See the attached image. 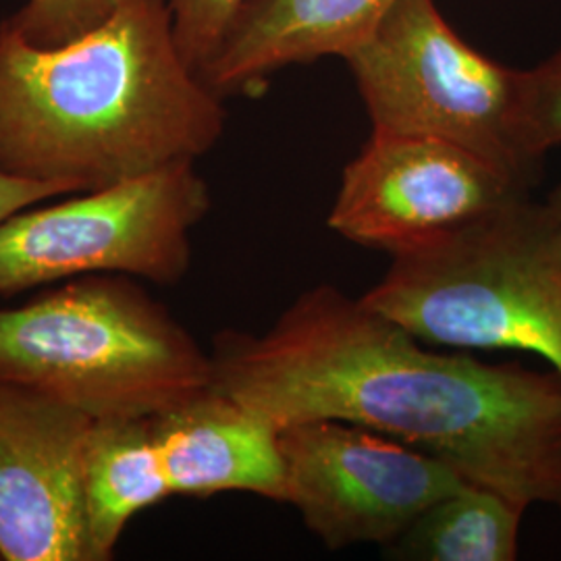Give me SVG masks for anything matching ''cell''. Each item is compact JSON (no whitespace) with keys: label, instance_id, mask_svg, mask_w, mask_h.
I'll use <instances>...</instances> for the list:
<instances>
[{"label":"cell","instance_id":"18","mask_svg":"<svg viewBox=\"0 0 561 561\" xmlns=\"http://www.w3.org/2000/svg\"><path fill=\"white\" fill-rule=\"evenodd\" d=\"M545 204H547V208L551 210L553 219L558 222V229H560L561 236V185L549 196V201L545 202Z\"/></svg>","mask_w":561,"mask_h":561},{"label":"cell","instance_id":"11","mask_svg":"<svg viewBox=\"0 0 561 561\" xmlns=\"http://www.w3.org/2000/svg\"><path fill=\"white\" fill-rule=\"evenodd\" d=\"M398 0H248L198 71L217 94H248L291 65L347 57Z\"/></svg>","mask_w":561,"mask_h":561},{"label":"cell","instance_id":"8","mask_svg":"<svg viewBox=\"0 0 561 561\" xmlns=\"http://www.w3.org/2000/svg\"><path fill=\"white\" fill-rule=\"evenodd\" d=\"M526 196L528 185L451 141L373 131L343 169L327 225L393 259Z\"/></svg>","mask_w":561,"mask_h":561},{"label":"cell","instance_id":"7","mask_svg":"<svg viewBox=\"0 0 561 561\" xmlns=\"http://www.w3.org/2000/svg\"><path fill=\"white\" fill-rule=\"evenodd\" d=\"M285 502L331 549L391 545L463 479L445 461L352 422L304 421L279 431Z\"/></svg>","mask_w":561,"mask_h":561},{"label":"cell","instance_id":"15","mask_svg":"<svg viewBox=\"0 0 561 561\" xmlns=\"http://www.w3.org/2000/svg\"><path fill=\"white\" fill-rule=\"evenodd\" d=\"M245 2L248 0H167L181 55L196 73L217 53Z\"/></svg>","mask_w":561,"mask_h":561},{"label":"cell","instance_id":"10","mask_svg":"<svg viewBox=\"0 0 561 561\" xmlns=\"http://www.w3.org/2000/svg\"><path fill=\"white\" fill-rule=\"evenodd\" d=\"M173 495L227 491L285 502L279 426L213 385L150 419Z\"/></svg>","mask_w":561,"mask_h":561},{"label":"cell","instance_id":"5","mask_svg":"<svg viewBox=\"0 0 561 561\" xmlns=\"http://www.w3.org/2000/svg\"><path fill=\"white\" fill-rule=\"evenodd\" d=\"M373 131L451 141L530 190L542 159L528 134L526 73L461 41L433 0H398L345 57Z\"/></svg>","mask_w":561,"mask_h":561},{"label":"cell","instance_id":"16","mask_svg":"<svg viewBox=\"0 0 561 561\" xmlns=\"http://www.w3.org/2000/svg\"><path fill=\"white\" fill-rule=\"evenodd\" d=\"M524 73L528 134L535 150L545 157L561 146V53Z\"/></svg>","mask_w":561,"mask_h":561},{"label":"cell","instance_id":"13","mask_svg":"<svg viewBox=\"0 0 561 561\" xmlns=\"http://www.w3.org/2000/svg\"><path fill=\"white\" fill-rule=\"evenodd\" d=\"M526 507L474 482H461L385 547L403 561H514Z\"/></svg>","mask_w":561,"mask_h":561},{"label":"cell","instance_id":"12","mask_svg":"<svg viewBox=\"0 0 561 561\" xmlns=\"http://www.w3.org/2000/svg\"><path fill=\"white\" fill-rule=\"evenodd\" d=\"M171 495L150 419L92 424L83 456L88 561L113 560L125 526Z\"/></svg>","mask_w":561,"mask_h":561},{"label":"cell","instance_id":"1","mask_svg":"<svg viewBox=\"0 0 561 561\" xmlns=\"http://www.w3.org/2000/svg\"><path fill=\"white\" fill-rule=\"evenodd\" d=\"M213 387L279 428L352 422L451 466L463 481L561 514V379L424 347L335 285L301 291L261 335L215 340Z\"/></svg>","mask_w":561,"mask_h":561},{"label":"cell","instance_id":"3","mask_svg":"<svg viewBox=\"0 0 561 561\" xmlns=\"http://www.w3.org/2000/svg\"><path fill=\"white\" fill-rule=\"evenodd\" d=\"M0 379L94 422L134 421L206 391L213 360L136 283L85 275L0 308Z\"/></svg>","mask_w":561,"mask_h":561},{"label":"cell","instance_id":"2","mask_svg":"<svg viewBox=\"0 0 561 561\" xmlns=\"http://www.w3.org/2000/svg\"><path fill=\"white\" fill-rule=\"evenodd\" d=\"M222 99L181 55L167 0H123L42 48L0 23V167L76 194L196 162L221 140Z\"/></svg>","mask_w":561,"mask_h":561},{"label":"cell","instance_id":"9","mask_svg":"<svg viewBox=\"0 0 561 561\" xmlns=\"http://www.w3.org/2000/svg\"><path fill=\"white\" fill-rule=\"evenodd\" d=\"M92 424L0 379V560L88 561L83 456Z\"/></svg>","mask_w":561,"mask_h":561},{"label":"cell","instance_id":"14","mask_svg":"<svg viewBox=\"0 0 561 561\" xmlns=\"http://www.w3.org/2000/svg\"><path fill=\"white\" fill-rule=\"evenodd\" d=\"M123 0H27L9 23L42 48L76 41L111 18Z\"/></svg>","mask_w":561,"mask_h":561},{"label":"cell","instance_id":"17","mask_svg":"<svg viewBox=\"0 0 561 561\" xmlns=\"http://www.w3.org/2000/svg\"><path fill=\"white\" fill-rule=\"evenodd\" d=\"M76 194L71 187L53 181L27 180L15 173H9L0 167V222L7 221L15 213L32 208L42 202L59 196Z\"/></svg>","mask_w":561,"mask_h":561},{"label":"cell","instance_id":"6","mask_svg":"<svg viewBox=\"0 0 561 561\" xmlns=\"http://www.w3.org/2000/svg\"><path fill=\"white\" fill-rule=\"evenodd\" d=\"M194 164L175 162L0 222V296L85 275L180 283L192 262L190 236L210 210Z\"/></svg>","mask_w":561,"mask_h":561},{"label":"cell","instance_id":"4","mask_svg":"<svg viewBox=\"0 0 561 561\" xmlns=\"http://www.w3.org/2000/svg\"><path fill=\"white\" fill-rule=\"evenodd\" d=\"M362 301L424 343L516 350L561 379V236L545 202L526 196L393 256Z\"/></svg>","mask_w":561,"mask_h":561}]
</instances>
